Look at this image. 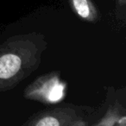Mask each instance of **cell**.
<instances>
[{
    "label": "cell",
    "mask_w": 126,
    "mask_h": 126,
    "mask_svg": "<svg viewBox=\"0 0 126 126\" xmlns=\"http://www.w3.org/2000/svg\"><path fill=\"white\" fill-rule=\"evenodd\" d=\"M47 47L43 35H15L0 44V93L11 90L38 68Z\"/></svg>",
    "instance_id": "1"
},
{
    "label": "cell",
    "mask_w": 126,
    "mask_h": 126,
    "mask_svg": "<svg viewBox=\"0 0 126 126\" xmlns=\"http://www.w3.org/2000/svg\"><path fill=\"white\" fill-rule=\"evenodd\" d=\"M24 125L30 126H84L88 125L72 107H61L33 115Z\"/></svg>",
    "instance_id": "3"
},
{
    "label": "cell",
    "mask_w": 126,
    "mask_h": 126,
    "mask_svg": "<svg viewBox=\"0 0 126 126\" xmlns=\"http://www.w3.org/2000/svg\"><path fill=\"white\" fill-rule=\"evenodd\" d=\"M117 4H119V6H123V7L125 6L126 0H117Z\"/></svg>",
    "instance_id": "6"
},
{
    "label": "cell",
    "mask_w": 126,
    "mask_h": 126,
    "mask_svg": "<svg viewBox=\"0 0 126 126\" xmlns=\"http://www.w3.org/2000/svg\"><path fill=\"white\" fill-rule=\"evenodd\" d=\"M67 84L60 78L58 73L52 72L34 80L24 91L25 98L46 105H54L65 98Z\"/></svg>",
    "instance_id": "2"
},
{
    "label": "cell",
    "mask_w": 126,
    "mask_h": 126,
    "mask_svg": "<svg viewBox=\"0 0 126 126\" xmlns=\"http://www.w3.org/2000/svg\"><path fill=\"white\" fill-rule=\"evenodd\" d=\"M95 124L99 126H125L126 117L124 113V110L118 105L111 106L107 110L105 117Z\"/></svg>",
    "instance_id": "5"
},
{
    "label": "cell",
    "mask_w": 126,
    "mask_h": 126,
    "mask_svg": "<svg viewBox=\"0 0 126 126\" xmlns=\"http://www.w3.org/2000/svg\"><path fill=\"white\" fill-rule=\"evenodd\" d=\"M72 11L82 20L97 23L100 20V13L93 0H67Z\"/></svg>",
    "instance_id": "4"
}]
</instances>
